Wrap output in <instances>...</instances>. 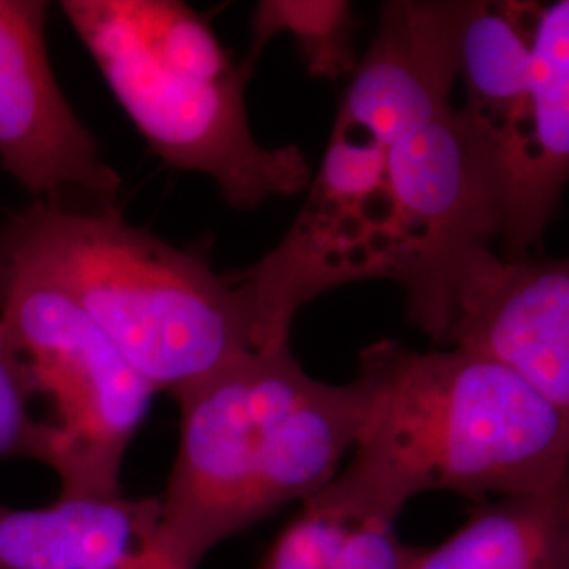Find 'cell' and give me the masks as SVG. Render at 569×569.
Here are the masks:
<instances>
[{
    "label": "cell",
    "instance_id": "cell-14",
    "mask_svg": "<svg viewBox=\"0 0 569 569\" xmlns=\"http://www.w3.org/2000/svg\"><path fill=\"white\" fill-rule=\"evenodd\" d=\"M403 569H569V491L486 502L439 547H407Z\"/></svg>",
    "mask_w": 569,
    "mask_h": 569
},
{
    "label": "cell",
    "instance_id": "cell-4",
    "mask_svg": "<svg viewBox=\"0 0 569 569\" xmlns=\"http://www.w3.org/2000/svg\"><path fill=\"white\" fill-rule=\"evenodd\" d=\"M61 13L114 100L164 163L204 173L226 203L251 211L300 194L312 167L296 146L253 138L249 74L211 23L178 0H63Z\"/></svg>",
    "mask_w": 569,
    "mask_h": 569
},
{
    "label": "cell",
    "instance_id": "cell-5",
    "mask_svg": "<svg viewBox=\"0 0 569 569\" xmlns=\"http://www.w3.org/2000/svg\"><path fill=\"white\" fill-rule=\"evenodd\" d=\"M0 321L20 352L47 416L32 460L56 470L61 493H121L124 453L154 388L68 296L0 274Z\"/></svg>",
    "mask_w": 569,
    "mask_h": 569
},
{
    "label": "cell",
    "instance_id": "cell-8",
    "mask_svg": "<svg viewBox=\"0 0 569 569\" xmlns=\"http://www.w3.org/2000/svg\"><path fill=\"white\" fill-rule=\"evenodd\" d=\"M42 0H0V164L41 203H114L119 173L82 124L49 60Z\"/></svg>",
    "mask_w": 569,
    "mask_h": 569
},
{
    "label": "cell",
    "instance_id": "cell-6",
    "mask_svg": "<svg viewBox=\"0 0 569 569\" xmlns=\"http://www.w3.org/2000/svg\"><path fill=\"white\" fill-rule=\"evenodd\" d=\"M298 218L264 260L234 281L253 317V348L289 346L300 306L338 284L395 279L401 234L387 146L336 124Z\"/></svg>",
    "mask_w": 569,
    "mask_h": 569
},
{
    "label": "cell",
    "instance_id": "cell-16",
    "mask_svg": "<svg viewBox=\"0 0 569 569\" xmlns=\"http://www.w3.org/2000/svg\"><path fill=\"white\" fill-rule=\"evenodd\" d=\"M355 13L340 0H262L253 9L251 49L243 70L251 77L253 63L274 37L296 42L306 70L315 79L340 81L352 77L359 60L355 53Z\"/></svg>",
    "mask_w": 569,
    "mask_h": 569
},
{
    "label": "cell",
    "instance_id": "cell-1",
    "mask_svg": "<svg viewBox=\"0 0 569 569\" xmlns=\"http://www.w3.org/2000/svg\"><path fill=\"white\" fill-rule=\"evenodd\" d=\"M180 446L163 533L190 569L270 512L336 477L363 413V387L308 376L291 346L251 350L176 397Z\"/></svg>",
    "mask_w": 569,
    "mask_h": 569
},
{
    "label": "cell",
    "instance_id": "cell-17",
    "mask_svg": "<svg viewBox=\"0 0 569 569\" xmlns=\"http://www.w3.org/2000/svg\"><path fill=\"white\" fill-rule=\"evenodd\" d=\"M32 399L34 392L20 352L0 321V458H32L41 428Z\"/></svg>",
    "mask_w": 569,
    "mask_h": 569
},
{
    "label": "cell",
    "instance_id": "cell-3",
    "mask_svg": "<svg viewBox=\"0 0 569 569\" xmlns=\"http://www.w3.org/2000/svg\"><path fill=\"white\" fill-rule=\"evenodd\" d=\"M363 413L348 468L406 507L569 491V416L517 373L462 350L395 340L361 350Z\"/></svg>",
    "mask_w": 569,
    "mask_h": 569
},
{
    "label": "cell",
    "instance_id": "cell-15",
    "mask_svg": "<svg viewBox=\"0 0 569 569\" xmlns=\"http://www.w3.org/2000/svg\"><path fill=\"white\" fill-rule=\"evenodd\" d=\"M538 11V2H481L460 42V112L489 152L528 98Z\"/></svg>",
    "mask_w": 569,
    "mask_h": 569
},
{
    "label": "cell",
    "instance_id": "cell-11",
    "mask_svg": "<svg viewBox=\"0 0 569 569\" xmlns=\"http://www.w3.org/2000/svg\"><path fill=\"white\" fill-rule=\"evenodd\" d=\"M505 258H528L569 176V2L540 4L528 98L491 148Z\"/></svg>",
    "mask_w": 569,
    "mask_h": 569
},
{
    "label": "cell",
    "instance_id": "cell-10",
    "mask_svg": "<svg viewBox=\"0 0 569 569\" xmlns=\"http://www.w3.org/2000/svg\"><path fill=\"white\" fill-rule=\"evenodd\" d=\"M479 7L475 0L385 2L336 124L388 148L448 114L460 42Z\"/></svg>",
    "mask_w": 569,
    "mask_h": 569
},
{
    "label": "cell",
    "instance_id": "cell-12",
    "mask_svg": "<svg viewBox=\"0 0 569 569\" xmlns=\"http://www.w3.org/2000/svg\"><path fill=\"white\" fill-rule=\"evenodd\" d=\"M0 569H190L169 547L159 498L70 496L0 505Z\"/></svg>",
    "mask_w": 569,
    "mask_h": 569
},
{
    "label": "cell",
    "instance_id": "cell-13",
    "mask_svg": "<svg viewBox=\"0 0 569 569\" xmlns=\"http://www.w3.org/2000/svg\"><path fill=\"white\" fill-rule=\"evenodd\" d=\"M406 509L346 467L302 502L266 552L260 569H403L397 521Z\"/></svg>",
    "mask_w": 569,
    "mask_h": 569
},
{
    "label": "cell",
    "instance_id": "cell-2",
    "mask_svg": "<svg viewBox=\"0 0 569 569\" xmlns=\"http://www.w3.org/2000/svg\"><path fill=\"white\" fill-rule=\"evenodd\" d=\"M0 274L68 296L157 392L173 399L253 348L243 287L129 224L114 203L32 201L0 220Z\"/></svg>",
    "mask_w": 569,
    "mask_h": 569
},
{
    "label": "cell",
    "instance_id": "cell-7",
    "mask_svg": "<svg viewBox=\"0 0 569 569\" xmlns=\"http://www.w3.org/2000/svg\"><path fill=\"white\" fill-rule=\"evenodd\" d=\"M407 315L437 345L507 367L569 416L568 260L470 247L407 296Z\"/></svg>",
    "mask_w": 569,
    "mask_h": 569
},
{
    "label": "cell",
    "instance_id": "cell-9",
    "mask_svg": "<svg viewBox=\"0 0 569 569\" xmlns=\"http://www.w3.org/2000/svg\"><path fill=\"white\" fill-rule=\"evenodd\" d=\"M387 154L401 234L392 281L406 291L456 253L500 234L493 159L460 108L390 143Z\"/></svg>",
    "mask_w": 569,
    "mask_h": 569
}]
</instances>
